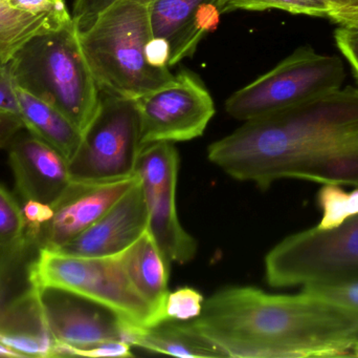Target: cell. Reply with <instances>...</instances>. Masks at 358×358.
I'll list each match as a JSON object with an SVG mask.
<instances>
[{
    "label": "cell",
    "mask_w": 358,
    "mask_h": 358,
    "mask_svg": "<svg viewBox=\"0 0 358 358\" xmlns=\"http://www.w3.org/2000/svg\"><path fill=\"white\" fill-rule=\"evenodd\" d=\"M329 10V17L334 15L343 14L358 8V0H322Z\"/></svg>",
    "instance_id": "obj_35"
},
{
    "label": "cell",
    "mask_w": 358,
    "mask_h": 358,
    "mask_svg": "<svg viewBox=\"0 0 358 358\" xmlns=\"http://www.w3.org/2000/svg\"><path fill=\"white\" fill-rule=\"evenodd\" d=\"M132 346L122 340L105 343L90 349H73L66 345L58 343V357H81L90 358L100 357H132Z\"/></svg>",
    "instance_id": "obj_28"
},
{
    "label": "cell",
    "mask_w": 358,
    "mask_h": 358,
    "mask_svg": "<svg viewBox=\"0 0 358 358\" xmlns=\"http://www.w3.org/2000/svg\"><path fill=\"white\" fill-rule=\"evenodd\" d=\"M317 204L322 214L317 226L324 230L338 228L358 216V187L347 191L342 185L323 184L317 195Z\"/></svg>",
    "instance_id": "obj_22"
},
{
    "label": "cell",
    "mask_w": 358,
    "mask_h": 358,
    "mask_svg": "<svg viewBox=\"0 0 358 358\" xmlns=\"http://www.w3.org/2000/svg\"><path fill=\"white\" fill-rule=\"evenodd\" d=\"M302 290L358 313V280L313 284Z\"/></svg>",
    "instance_id": "obj_26"
},
{
    "label": "cell",
    "mask_w": 358,
    "mask_h": 358,
    "mask_svg": "<svg viewBox=\"0 0 358 358\" xmlns=\"http://www.w3.org/2000/svg\"><path fill=\"white\" fill-rule=\"evenodd\" d=\"M59 29L48 19L29 16L16 10L10 0H0V60L8 62L36 36Z\"/></svg>",
    "instance_id": "obj_20"
},
{
    "label": "cell",
    "mask_w": 358,
    "mask_h": 358,
    "mask_svg": "<svg viewBox=\"0 0 358 358\" xmlns=\"http://www.w3.org/2000/svg\"><path fill=\"white\" fill-rule=\"evenodd\" d=\"M208 158L261 191L282 179L358 187V86L245 121L212 143Z\"/></svg>",
    "instance_id": "obj_1"
},
{
    "label": "cell",
    "mask_w": 358,
    "mask_h": 358,
    "mask_svg": "<svg viewBox=\"0 0 358 358\" xmlns=\"http://www.w3.org/2000/svg\"><path fill=\"white\" fill-rule=\"evenodd\" d=\"M273 288L358 280V216L338 228L315 226L288 235L265 256Z\"/></svg>",
    "instance_id": "obj_7"
},
{
    "label": "cell",
    "mask_w": 358,
    "mask_h": 358,
    "mask_svg": "<svg viewBox=\"0 0 358 358\" xmlns=\"http://www.w3.org/2000/svg\"><path fill=\"white\" fill-rule=\"evenodd\" d=\"M119 258L134 287L155 309L157 324L163 323L162 315L170 292L168 282L171 264L148 230L120 254Z\"/></svg>",
    "instance_id": "obj_17"
},
{
    "label": "cell",
    "mask_w": 358,
    "mask_h": 358,
    "mask_svg": "<svg viewBox=\"0 0 358 358\" xmlns=\"http://www.w3.org/2000/svg\"><path fill=\"white\" fill-rule=\"evenodd\" d=\"M216 4L221 14L236 10H280L320 18L329 17V10L322 0H216Z\"/></svg>",
    "instance_id": "obj_24"
},
{
    "label": "cell",
    "mask_w": 358,
    "mask_h": 358,
    "mask_svg": "<svg viewBox=\"0 0 358 358\" xmlns=\"http://www.w3.org/2000/svg\"><path fill=\"white\" fill-rule=\"evenodd\" d=\"M345 79L341 57L300 46L271 71L234 92L225 102V111L239 121H250L338 90Z\"/></svg>",
    "instance_id": "obj_6"
},
{
    "label": "cell",
    "mask_w": 358,
    "mask_h": 358,
    "mask_svg": "<svg viewBox=\"0 0 358 358\" xmlns=\"http://www.w3.org/2000/svg\"><path fill=\"white\" fill-rule=\"evenodd\" d=\"M0 111H10L19 117L15 82L10 75L8 62H3L1 60H0Z\"/></svg>",
    "instance_id": "obj_32"
},
{
    "label": "cell",
    "mask_w": 358,
    "mask_h": 358,
    "mask_svg": "<svg viewBox=\"0 0 358 358\" xmlns=\"http://www.w3.org/2000/svg\"><path fill=\"white\" fill-rule=\"evenodd\" d=\"M0 344L23 357H58V342L31 282L0 296Z\"/></svg>",
    "instance_id": "obj_14"
},
{
    "label": "cell",
    "mask_w": 358,
    "mask_h": 358,
    "mask_svg": "<svg viewBox=\"0 0 358 358\" xmlns=\"http://www.w3.org/2000/svg\"><path fill=\"white\" fill-rule=\"evenodd\" d=\"M352 357H358V342L355 344V346L353 347Z\"/></svg>",
    "instance_id": "obj_38"
},
{
    "label": "cell",
    "mask_w": 358,
    "mask_h": 358,
    "mask_svg": "<svg viewBox=\"0 0 358 358\" xmlns=\"http://www.w3.org/2000/svg\"><path fill=\"white\" fill-rule=\"evenodd\" d=\"M149 62L157 67H170V46L162 38L152 37L147 46Z\"/></svg>",
    "instance_id": "obj_34"
},
{
    "label": "cell",
    "mask_w": 358,
    "mask_h": 358,
    "mask_svg": "<svg viewBox=\"0 0 358 358\" xmlns=\"http://www.w3.org/2000/svg\"><path fill=\"white\" fill-rule=\"evenodd\" d=\"M334 40L358 83V27L338 25L334 31Z\"/></svg>",
    "instance_id": "obj_30"
},
{
    "label": "cell",
    "mask_w": 358,
    "mask_h": 358,
    "mask_svg": "<svg viewBox=\"0 0 358 358\" xmlns=\"http://www.w3.org/2000/svg\"><path fill=\"white\" fill-rule=\"evenodd\" d=\"M176 185L178 183H172L157 191L142 188L148 209L147 230L170 264H187L195 258L197 242L179 222Z\"/></svg>",
    "instance_id": "obj_16"
},
{
    "label": "cell",
    "mask_w": 358,
    "mask_h": 358,
    "mask_svg": "<svg viewBox=\"0 0 358 358\" xmlns=\"http://www.w3.org/2000/svg\"><path fill=\"white\" fill-rule=\"evenodd\" d=\"M27 277L37 289L61 288L99 303L128 325H157L155 309L134 287L119 256L85 258L43 248L29 262Z\"/></svg>",
    "instance_id": "obj_5"
},
{
    "label": "cell",
    "mask_w": 358,
    "mask_h": 358,
    "mask_svg": "<svg viewBox=\"0 0 358 358\" xmlns=\"http://www.w3.org/2000/svg\"><path fill=\"white\" fill-rule=\"evenodd\" d=\"M141 149L140 117L134 101L101 94L100 111L69 162L71 180L109 182L131 178Z\"/></svg>",
    "instance_id": "obj_8"
},
{
    "label": "cell",
    "mask_w": 358,
    "mask_h": 358,
    "mask_svg": "<svg viewBox=\"0 0 358 358\" xmlns=\"http://www.w3.org/2000/svg\"><path fill=\"white\" fill-rule=\"evenodd\" d=\"M149 6L153 37L169 43L170 67L194 54L221 15L216 0H150Z\"/></svg>",
    "instance_id": "obj_15"
},
{
    "label": "cell",
    "mask_w": 358,
    "mask_h": 358,
    "mask_svg": "<svg viewBox=\"0 0 358 358\" xmlns=\"http://www.w3.org/2000/svg\"><path fill=\"white\" fill-rule=\"evenodd\" d=\"M10 4L29 16L48 19L59 27L73 21L64 0H10Z\"/></svg>",
    "instance_id": "obj_27"
},
{
    "label": "cell",
    "mask_w": 358,
    "mask_h": 358,
    "mask_svg": "<svg viewBox=\"0 0 358 358\" xmlns=\"http://www.w3.org/2000/svg\"><path fill=\"white\" fill-rule=\"evenodd\" d=\"M187 323L225 357H351L358 342V313L304 290L225 288L204 300L199 317Z\"/></svg>",
    "instance_id": "obj_2"
},
{
    "label": "cell",
    "mask_w": 358,
    "mask_h": 358,
    "mask_svg": "<svg viewBox=\"0 0 358 358\" xmlns=\"http://www.w3.org/2000/svg\"><path fill=\"white\" fill-rule=\"evenodd\" d=\"M204 298L191 287H182L169 292L164 305L163 322H189L199 317L203 308Z\"/></svg>",
    "instance_id": "obj_25"
},
{
    "label": "cell",
    "mask_w": 358,
    "mask_h": 358,
    "mask_svg": "<svg viewBox=\"0 0 358 358\" xmlns=\"http://www.w3.org/2000/svg\"><path fill=\"white\" fill-rule=\"evenodd\" d=\"M80 44L101 94L136 100L173 79L170 67L149 62V1L122 0L78 29Z\"/></svg>",
    "instance_id": "obj_3"
},
{
    "label": "cell",
    "mask_w": 358,
    "mask_h": 358,
    "mask_svg": "<svg viewBox=\"0 0 358 358\" xmlns=\"http://www.w3.org/2000/svg\"><path fill=\"white\" fill-rule=\"evenodd\" d=\"M125 343L150 352L176 357H225L218 348L197 333L187 322H163L148 328L128 326Z\"/></svg>",
    "instance_id": "obj_19"
},
{
    "label": "cell",
    "mask_w": 358,
    "mask_h": 358,
    "mask_svg": "<svg viewBox=\"0 0 358 358\" xmlns=\"http://www.w3.org/2000/svg\"><path fill=\"white\" fill-rule=\"evenodd\" d=\"M336 25H345V27H358V8L343 14L334 15L329 19Z\"/></svg>",
    "instance_id": "obj_36"
},
{
    "label": "cell",
    "mask_w": 358,
    "mask_h": 358,
    "mask_svg": "<svg viewBox=\"0 0 358 358\" xmlns=\"http://www.w3.org/2000/svg\"><path fill=\"white\" fill-rule=\"evenodd\" d=\"M17 85L60 109L82 132L101 107V90L86 60L73 20L36 36L8 61Z\"/></svg>",
    "instance_id": "obj_4"
},
{
    "label": "cell",
    "mask_w": 358,
    "mask_h": 358,
    "mask_svg": "<svg viewBox=\"0 0 358 358\" xmlns=\"http://www.w3.org/2000/svg\"><path fill=\"white\" fill-rule=\"evenodd\" d=\"M178 168L179 156L173 143H150L138 153L136 174L144 191H155L178 183Z\"/></svg>",
    "instance_id": "obj_21"
},
{
    "label": "cell",
    "mask_w": 358,
    "mask_h": 358,
    "mask_svg": "<svg viewBox=\"0 0 358 358\" xmlns=\"http://www.w3.org/2000/svg\"><path fill=\"white\" fill-rule=\"evenodd\" d=\"M15 92L25 130L71 161L83 138L77 126L60 109L16 83Z\"/></svg>",
    "instance_id": "obj_18"
},
{
    "label": "cell",
    "mask_w": 358,
    "mask_h": 358,
    "mask_svg": "<svg viewBox=\"0 0 358 358\" xmlns=\"http://www.w3.org/2000/svg\"><path fill=\"white\" fill-rule=\"evenodd\" d=\"M21 208L27 223V235L36 246V240L39 235L40 229L52 220L54 209L48 204L35 201V200L25 201Z\"/></svg>",
    "instance_id": "obj_29"
},
{
    "label": "cell",
    "mask_w": 358,
    "mask_h": 358,
    "mask_svg": "<svg viewBox=\"0 0 358 358\" xmlns=\"http://www.w3.org/2000/svg\"><path fill=\"white\" fill-rule=\"evenodd\" d=\"M0 357H23L22 355L19 354L16 351L8 348L4 345L0 344Z\"/></svg>",
    "instance_id": "obj_37"
},
{
    "label": "cell",
    "mask_w": 358,
    "mask_h": 358,
    "mask_svg": "<svg viewBox=\"0 0 358 358\" xmlns=\"http://www.w3.org/2000/svg\"><path fill=\"white\" fill-rule=\"evenodd\" d=\"M134 101L140 117L142 147L198 138L215 115L210 92L187 69H181L169 83Z\"/></svg>",
    "instance_id": "obj_9"
},
{
    "label": "cell",
    "mask_w": 358,
    "mask_h": 358,
    "mask_svg": "<svg viewBox=\"0 0 358 358\" xmlns=\"http://www.w3.org/2000/svg\"><path fill=\"white\" fill-rule=\"evenodd\" d=\"M24 128L18 116L10 111H0V149H6L10 141Z\"/></svg>",
    "instance_id": "obj_33"
},
{
    "label": "cell",
    "mask_w": 358,
    "mask_h": 358,
    "mask_svg": "<svg viewBox=\"0 0 358 358\" xmlns=\"http://www.w3.org/2000/svg\"><path fill=\"white\" fill-rule=\"evenodd\" d=\"M117 1H122V0H75L73 15H71L73 22L77 25L78 29H82L92 22L96 15ZM142 1H150V0H142Z\"/></svg>",
    "instance_id": "obj_31"
},
{
    "label": "cell",
    "mask_w": 358,
    "mask_h": 358,
    "mask_svg": "<svg viewBox=\"0 0 358 358\" xmlns=\"http://www.w3.org/2000/svg\"><path fill=\"white\" fill-rule=\"evenodd\" d=\"M21 132L8 146L15 189L23 202L35 200L52 206L71 184L69 162L37 137Z\"/></svg>",
    "instance_id": "obj_13"
},
{
    "label": "cell",
    "mask_w": 358,
    "mask_h": 358,
    "mask_svg": "<svg viewBox=\"0 0 358 358\" xmlns=\"http://www.w3.org/2000/svg\"><path fill=\"white\" fill-rule=\"evenodd\" d=\"M31 243L27 223L14 195L0 184V254H8Z\"/></svg>",
    "instance_id": "obj_23"
},
{
    "label": "cell",
    "mask_w": 358,
    "mask_h": 358,
    "mask_svg": "<svg viewBox=\"0 0 358 358\" xmlns=\"http://www.w3.org/2000/svg\"><path fill=\"white\" fill-rule=\"evenodd\" d=\"M148 227V209L140 180L96 223L56 252L85 258L119 256Z\"/></svg>",
    "instance_id": "obj_12"
},
{
    "label": "cell",
    "mask_w": 358,
    "mask_h": 358,
    "mask_svg": "<svg viewBox=\"0 0 358 358\" xmlns=\"http://www.w3.org/2000/svg\"><path fill=\"white\" fill-rule=\"evenodd\" d=\"M38 291L48 328L60 344L83 350L105 343L125 342L130 325L107 307L61 288Z\"/></svg>",
    "instance_id": "obj_10"
},
{
    "label": "cell",
    "mask_w": 358,
    "mask_h": 358,
    "mask_svg": "<svg viewBox=\"0 0 358 358\" xmlns=\"http://www.w3.org/2000/svg\"><path fill=\"white\" fill-rule=\"evenodd\" d=\"M138 176L109 182L71 181L52 206V220L40 229L38 249L58 250L96 223L136 182Z\"/></svg>",
    "instance_id": "obj_11"
}]
</instances>
